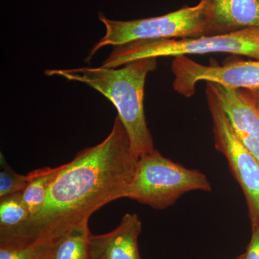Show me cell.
Masks as SVG:
<instances>
[{
    "instance_id": "14",
    "label": "cell",
    "mask_w": 259,
    "mask_h": 259,
    "mask_svg": "<svg viewBox=\"0 0 259 259\" xmlns=\"http://www.w3.org/2000/svg\"><path fill=\"white\" fill-rule=\"evenodd\" d=\"M30 176L15 172L0 153V198L22 192L28 185Z\"/></svg>"
},
{
    "instance_id": "1",
    "label": "cell",
    "mask_w": 259,
    "mask_h": 259,
    "mask_svg": "<svg viewBox=\"0 0 259 259\" xmlns=\"http://www.w3.org/2000/svg\"><path fill=\"white\" fill-rule=\"evenodd\" d=\"M139 158L117 116L106 139L63 164L41 210L0 237V245H54L71 230L88 224L97 209L125 198Z\"/></svg>"
},
{
    "instance_id": "12",
    "label": "cell",
    "mask_w": 259,
    "mask_h": 259,
    "mask_svg": "<svg viewBox=\"0 0 259 259\" xmlns=\"http://www.w3.org/2000/svg\"><path fill=\"white\" fill-rule=\"evenodd\" d=\"M88 224L76 227L53 245L49 259H90Z\"/></svg>"
},
{
    "instance_id": "7",
    "label": "cell",
    "mask_w": 259,
    "mask_h": 259,
    "mask_svg": "<svg viewBox=\"0 0 259 259\" xmlns=\"http://www.w3.org/2000/svg\"><path fill=\"white\" fill-rule=\"evenodd\" d=\"M171 69L174 90L187 98L194 96L196 85L202 81L236 90L259 88V60L204 66L187 56H180L174 59Z\"/></svg>"
},
{
    "instance_id": "5",
    "label": "cell",
    "mask_w": 259,
    "mask_h": 259,
    "mask_svg": "<svg viewBox=\"0 0 259 259\" xmlns=\"http://www.w3.org/2000/svg\"><path fill=\"white\" fill-rule=\"evenodd\" d=\"M99 20L105 25V35L92 48L87 57L90 61L95 54L105 47H118L136 40L190 38L207 35L204 5L185 6L161 16L122 21L107 18L103 13Z\"/></svg>"
},
{
    "instance_id": "13",
    "label": "cell",
    "mask_w": 259,
    "mask_h": 259,
    "mask_svg": "<svg viewBox=\"0 0 259 259\" xmlns=\"http://www.w3.org/2000/svg\"><path fill=\"white\" fill-rule=\"evenodd\" d=\"M22 192L0 198V237L6 236L30 219Z\"/></svg>"
},
{
    "instance_id": "6",
    "label": "cell",
    "mask_w": 259,
    "mask_h": 259,
    "mask_svg": "<svg viewBox=\"0 0 259 259\" xmlns=\"http://www.w3.org/2000/svg\"><path fill=\"white\" fill-rule=\"evenodd\" d=\"M205 95L212 118L214 146L224 155L233 176L241 186L250 221H259V162L235 134L209 82H206Z\"/></svg>"
},
{
    "instance_id": "15",
    "label": "cell",
    "mask_w": 259,
    "mask_h": 259,
    "mask_svg": "<svg viewBox=\"0 0 259 259\" xmlns=\"http://www.w3.org/2000/svg\"><path fill=\"white\" fill-rule=\"evenodd\" d=\"M53 245H0V259H49Z\"/></svg>"
},
{
    "instance_id": "16",
    "label": "cell",
    "mask_w": 259,
    "mask_h": 259,
    "mask_svg": "<svg viewBox=\"0 0 259 259\" xmlns=\"http://www.w3.org/2000/svg\"><path fill=\"white\" fill-rule=\"evenodd\" d=\"M251 223V236L243 259H259V221Z\"/></svg>"
},
{
    "instance_id": "11",
    "label": "cell",
    "mask_w": 259,
    "mask_h": 259,
    "mask_svg": "<svg viewBox=\"0 0 259 259\" xmlns=\"http://www.w3.org/2000/svg\"><path fill=\"white\" fill-rule=\"evenodd\" d=\"M62 168L63 165L54 168L42 167L28 174L30 180L26 188L22 192V199L31 216L44 207L49 187Z\"/></svg>"
},
{
    "instance_id": "10",
    "label": "cell",
    "mask_w": 259,
    "mask_h": 259,
    "mask_svg": "<svg viewBox=\"0 0 259 259\" xmlns=\"http://www.w3.org/2000/svg\"><path fill=\"white\" fill-rule=\"evenodd\" d=\"M142 222L136 213H127L113 231L105 234H91L90 259H141L139 237Z\"/></svg>"
},
{
    "instance_id": "9",
    "label": "cell",
    "mask_w": 259,
    "mask_h": 259,
    "mask_svg": "<svg viewBox=\"0 0 259 259\" xmlns=\"http://www.w3.org/2000/svg\"><path fill=\"white\" fill-rule=\"evenodd\" d=\"M207 35L259 28V0H201Z\"/></svg>"
},
{
    "instance_id": "4",
    "label": "cell",
    "mask_w": 259,
    "mask_h": 259,
    "mask_svg": "<svg viewBox=\"0 0 259 259\" xmlns=\"http://www.w3.org/2000/svg\"><path fill=\"white\" fill-rule=\"evenodd\" d=\"M193 191H212L207 176L168 159L154 149L139 156L125 198L155 209H165Z\"/></svg>"
},
{
    "instance_id": "17",
    "label": "cell",
    "mask_w": 259,
    "mask_h": 259,
    "mask_svg": "<svg viewBox=\"0 0 259 259\" xmlns=\"http://www.w3.org/2000/svg\"><path fill=\"white\" fill-rule=\"evenodd\" d=\"M248 96H249L250 100L254 104L255 106L259 110V88L255 89V90H245Z\"/></svg>"
},
{
    "instance_id": "8",
    "label": "cell",
    "mask_w": 259,
    "mask_h": 259,
    "mask_svg": "<svg viewBox=\"0 0 259 259\" xmlns=\"http://www.w3.org/2000/svg\"><path fill=\"white\" fill-rule=\"evenodd\" d=\"M209 83L235 134L259 162V110L245 90Z\"/></svg>"
},
{
    "instance_id": "18",
    "label": "cell",
    "mask_w": 259,
    "mask_h": 259,
    "mask_svg": "<svg viewBox=\"0 0 259 259\" xmlns=\"http://www.w3.org/2000/svg\"><path fill=\"white\" fill-rule=\"evenodd\" d=\"M243 257H244V254H241V255H238V257H237V258H235V259H243Z\"/></svg>"
},
{
    "instance_id": "3",
    "label": "cell",
    "mask_w": 259,
    "mask_h": 259,
    "mask_svg": "<svg viewBox=\"0 0 259 259\" xmlns=\"http://www.w3.org/2000/svg\"><path fill=\"white\" fill-rule=\"evenodd\" d=\"M227 53L259 60V28L190 38L136 40L114 47L102 67L118 68L144 58Z\"/></svg>"
},
{
    "instance_id": "2",
    "label": "cell",
    "mask_w": 259,
    "mask_h": 259,
    "mask_svg": "<svg viewBox=\"0 0 259 259\" xmlns=\"http://www.w3.org/2000/svg\"><path fill=\"white\" fill-rule=\"evenodd\" d=\"M122 68H76L46 70L45 75L84 83L112 102L138 156L155 149L144 112L146 77L157 67V58H144Z\"/></svg>"
}]
</instances>
